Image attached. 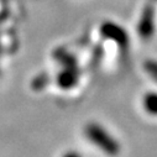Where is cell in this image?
Returning a JSON list of instances; mask_svg holds the SVG:
<instances>
[{
	"label": "cell",
	"instance_id": "1",
	"mask_svg": "<svg viewBox=\"0 0 157 157\" xmlns=\"http://www.w3.org/2000/svg\"><path fill=\"white\" fill-rule=\"evenodd\" d=\"M86 137L108 156H116L120 152V144L117 142L101 125L89 123L84 128Z\"/></svg>",
	"mask_w": 157,
	"mask_h": 157
},
{
	"label": "cell",
	"instance_id": "2",
	"mask_svg": "<svg viewBox=\"0 0 157 157\" xmlns=\"http://www.w3.org/2000/svg\"><path fill=\"white\" fill-rule=\"evenodd\" d=\"M79 72L75 67H67L57 75V84L62 89H71L78 83Z\"/></svg>",
	"mask_w": 157,
	"mask_h": 157
},
{
	"label": "cell",
	"instance_id": "3",
	"mask_svg": "<svg viewBox=\"0 0 157 157\" xmlns=\"http://www.w3.org/2000/svg\"><path fill=\"white\" fill-rule=\"evenodd\" d=\"M144 109L153 116H157V92H148L142 99Z\"/></svg>",
	"mask_w": 157,
	"mask_h": 157
},
{
	"label": "cell",
	"instance_id": "4",
	"mask_svg": "<svg viewBox=\"0 0 157 157\" xmlns=\"http://www.w3.org/2000/svg\"><path fill=\"white\" fill-rule=\"evenodd\" d=\"M146 71L157 81V62H146L145 64Z\"/></svg>",
	"mask_w": 157,
	"mask_h": 157
},
{
	"label": "cell",
	"instance_id": "5",
	"mask_svg": "<svg viewBox=\"0 0 157 157\" xmlns=\"http://www.w3.org/2000/svg\"><path fill=\"white\" fill-rule=\"evenodd\" d=\"M62 157H82L79 153H77L75 151H69V152H67V153H64Z\"/></svg>",
	"mask_w": 157,
	"mask_h": 157
}]
</instances>
